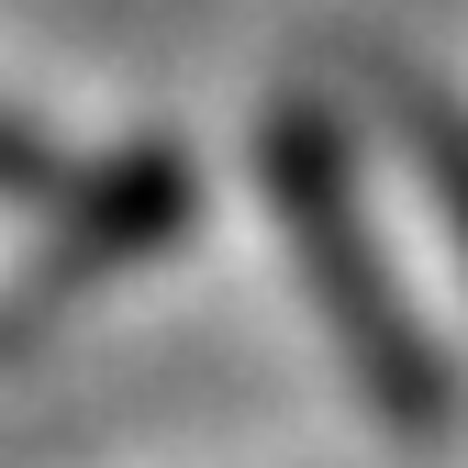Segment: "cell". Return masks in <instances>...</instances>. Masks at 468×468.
<instances>
[{"mask_svg":"<svg viewBox=\"0 0 468 468\" xmlns=\"http://www.w3.org/2000/svg\"><path fill=\"white\" fill-rule=\"evenodd\" d=\"M257 167H268V212L290 234V257H302V290H313V313L335 324L357 390L379 401V424L390 435H446L457 368H446V346L424 335V313L401 302V279L379 257V223L357 201L346 123H335L324 101H279L268 134H257Z\"/></svg>","mask_w":468,"mask_h":468,"instance_id":"1","label":"cell"},{"mask_svg":"<svg viewBox=\"0 0 468 468\" xmlns=\"http://www.w3.org/2000/svg\"><path fill=\"white\" fill-rule=\"evenodd\" d=\"M190 223V156L179 145H134L112 167H79L68 190V223H56V268H123L145 246Z\"/></svg>","mask_w":468,"mask_h":468,"instance_id":"2","label":"cell"},{"mask_svg":"<svg viewBox=\"0 0 468 468\" xmlns=\"http://www.w3.org/2000/svg\"><path fill=\"white\" fill-rule=\"evenodd\" d=\"M379 112H390L401 156H413V179L435 190V212L457 223V246H468V112L413 68H379Z\"/></svg>","mask_w":468,"mask_h":468,"instance_id":"3","label":"cell"},{"mask_svg":"<svg viewBox=\"0 0 468 468\" xmlns=\"http://www.w3.org/2000/svg\"><path fill=\"white\" fill-rule=\"evenodd\" d=\"M0 190H12V201H34V190H68V179H56V156H45V134H34V123H0Z\"/></svg>","mask_w":468,"mask_h":468,"instance_id":"4","label":"cell"}]
</instances>
